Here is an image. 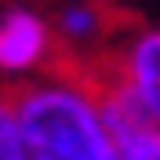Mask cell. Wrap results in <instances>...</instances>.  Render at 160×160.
<instances>
[{"instance_id": "3", "label": "cell", "mask_w": 160, "mask_h": 160, "mask_svg": "<svg viewBox=\"0 0 160 160\" xmlns=\"http://www.w3.org/2000/svg\"><path fill=\"white\" fill-rule=\"evenodd\" d=\"M102 67L129 89V98L147 111L151 125H160V27L133 31Z\"/></svg>"}, {"instance_id": "5", "label": "cell", "mask_w": 160, "mask_h": 160, "mask_svg": "<svg viewBox=\"0 0 160 160\" xmlns=\"http://www.w3.org/2000/svg\"><path fill=\"white\" fill-rule=\"evenodd\" d=\"M102 27H107V18H102L98 5H67V9H58V36L67 45H76V49L93 45L102 36Z\"/></svg>"}, {"instance_id": "1", "label": "cell", "mask_w": 160, "mask_h": 160, "mask_svg": "<svg viewBox=\"0 0 160 160\" xmlns=\"http://www.w3.org/2000/svg\"><path fill=\"white\" fill-rule=\"evenodd\" d=\"M27 160H116L98 111L93 67H58L27 76L13 93Z\"/></svg>"}, {"instance_id": "6", "label": "cell", "mask_w": 160, "mask_h": 160, "mask_svg": "<svg viewBox=\"0 0 160 160\" xmlns=\"http://www.w3.org/2000/svg\"><path fill=\"white\" fill-rule=\"evenodd\" d=\"M0 160H27L18 111H13V93H0Z\"/></svg>"}, {"instance_id": "4", "label": "cell", "mask_w": 160, "mask_h": 160, "mask_svg": "<svg viewBox=\"0 0 160 160\" xmlns=\"http://www.w3.org/2000/svg\"><path fill=\"white\" fill-rule=\"evenodd\" d=\"M53 31L36 9H5L0 13V76H36L49 62Z\"/></svg>"}, {"instance_id": "2", "label": "cell", "mask_w": 160, "mask_h": 160, "mask_svg": "<svg viewBox=\"0 0 160 160\" xmlns=\"http://www.w3.org/2000/svg\"><path fill=\"white\" fill-rule=\"evenodd\" d=\"M93 85H98V111L111 133L116 160H160V125L147 120V111L129 98V89L107 67H93Z\"/></svg>"}]
</instances>
